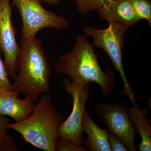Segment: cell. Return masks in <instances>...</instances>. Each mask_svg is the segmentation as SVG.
<instances>
[{
  "label": "cell",
  "instance_id": "obj_2",
  "mask_svg": "<svg viewBox=\"0 0 151 151\" xmlns=\"http://www.w3.org/2000/svg\"><path fill=\"white\" fill-rule=\"evenodd\" d=\"M51 69L41 42L37 39L20 45L18 68L13 90L36 102L40 94L50 92Z\"/></svg>",
  "mask_w": 151,
  "mask_h": 151
},
{
  "label": "cell",
  "instance_id": "obj_14",
  "mask_svg": "<svg viewBox=\"0 0 151 151\" xmlns=\"http://www.w3.org/2000/svg\"><path fill=\"white\" fill-rule=\"evenodd\" d=\"M135 14L139 20H147L151 26V2L150 0H132Z\"/></svg>",
  "mask_w": 151,
  "mask_h": 151
},
{
  "label": "cell",
  "instance_id": "obj_18",
  "mask_svg": "<svg viewBox=\"0 0 151 151\" xmlns=\"http://www.w3.org/2000/svg\"><path fill=\"white\" fill-rule=\"evenodd\" d=\"M109 139L111 151H129L122 140L113 132L109 131Z\"/></svg>",
  "mask_w": 151,
  "mask_h": 151
},
{
  "label": "cell",
  "instance_id": "obj_16",
  "mask_svg": "<svg viewBox=\"0 0 151 151\" xmlns=\"http://www.w3.org/2000/svg\"><path fill=\"white\" fill-rule=\"evenodd\" d=\"M55 151H89L82 145L58 138L55 142Z\"/></svg>",
  "mask_w": 151,
  "mask_h": 151
},
{
  "label": "cell",
  "instance_id": "obj_19",
  "mask_svg": "<svg viewBox=\"0 0 151 151\" xmlns=\"http://www.w3.org/2000/svg\"><path fill=\"white\" fill-rule=\"evenodd\" d=\"M43 1L49 4L57 5L59 4L60 0H43Z\"/></svg>",
  "mask_w": 151,
  "mask_h": 151
},
{
  "label": "cell",
  "instance_id": "obj_1",
  "mask_svg": "<svg viewBox=\"0 0 151 151\" xmlns=\"http://www.w3.org/2000/svg\"><path fill=\"white\" fill-rule=\"evenodd\" d=\"M60 75L68 76L73 84L89 87V83H97L101 87L103 98L111 96L116 86V76L110 69L104 72L94 53V46L86 36L78 35L73 49L63 53L53 65Z\"/></svg>",
  "mask_w": 151,
  "mask_h": 151
},
{
  "label": "cell",
  "instance_id": "obj_12",
  "mask_svg": "<svg viewBox=\"0 0 151 151\" xmlns=\"http://www.w3.org/2000/svg\"><path fill=\"white\" fill-rule=\"evenodd\" d=\"M129 111L131 119L142 137V142L139 144V151H151V122L147 117L148 108L142 109L138 105L129 108Z\"/></svg>",
  "mask_w": 151,
  "mask_h": 151
},
{
  "label": "cell",
  "instance_id": "obj_9",
  "mask_svg": "<svg viewBox=\"0 0 151 151\" xmlns=\"http://www.w3.org/2000/svg\"><path fill=\"white\" fill-rule=\"evenodd\" d=\"M19 94L14 90L0 93V116H9L16 123L25 120L34 106V102L29 98H18Z\"/></svg>",
  "mask_w": 151,
  "mask_h": 151
},
{
  "label": "cell",
  "instance_id": "obj_5",
  "mask_svg": "<svg viewBox=\"0 0 151 151\" xmlns=\"http://www.w3.org/2000/svg\"><path fill=\"white\" fill-rule=\"evenodd\" d=\"M43 0H13L12 6L19 10L22 20L21 44L35 38L42 29L66 28L68 22L64 17L46 10L42 6Z\"/></svg>",
  "mask_w": 151,
  "mask_h": 151
},
{
  "label": "cell",
  "instance_id": "obj_15",
  "mask_svg": "<svg viewBox=\"0 0 151 151\" xmlns=\"http://www.w3.org/2000/svg\"><path fill=\"white\" fill-rule=\"evenodd\" d=\"M78 12L83 15L100 9L106 0H75Z\"/></svg>",
  "mask_w": 151,
  "mask_h": 151
},
{
  "label": "cell",
  "instance_id": "obj_13",
  "mask_svg": "<svg viewBox=\"0 0 151 151\" xmlns=\"http://www.w3.org/2000/svg\"><path fill=\"white\" fill-rule=\"evenodd\" d=\"M6 116H0V151H17L12 137L9 135Z\"/></svg>",
  "mask_w": 151,
  "mask_h": 151
},
{
  "label": "cell",
  "instance_id": "obj_3",
  "mask_svg": "<svg viewBox=\"0 0 151 151\" xmlns=\"http://www.w3.org/2000/svg\"><path fill=\"white\" fill-rule=\"evenodd\" d=\"M64 116L55 108L51 97L45 93L25 120L9 124V129L19 132L26 142L45 151H55L58 129Z\"/></svg>",
  "mask_w": 151,
  "mask_h": 151
},
{
  "label": "cell",
  "instance_id": "obj_11",
  "mask_svg": "<svg viewBox=\"0 0 151 151\" xmlns=\"http://www.w3.org/2000/svg\"><path fill=\"white\" fill-rule=\"evenodd\" d=\"M83 132L88 137L84 143L89 151H111L109 139V130L97 126L85 110L82 121Z\"/></svg>",
  "mask_w": 151,
  "mask_h": 151
},
{
  "label": "cell",
  "instance_id": "obj_17",
  "mask_svg": "<svg viewBox=\"0 0 151 151\" xmlns=\"http://www.w3.org/2000/svg\"><path fill=\"white\" fill-rule=\"evenodd\" d=\"M8 76L4 64L0 55V93L13 90V86L9 80Z\"/></svg>",
  "mask_w": 151,
  "mask_h": 151
},
{
  "label": "cell",
  "instance_id": "obj_4",
  "mask_svg": "<svg viewBox=\"0 0 151 151\" xmlns=\"http://www.w3.org/2000/svg\"><path fill=\"white\" fill-rule=\"evenodd\" d=\"M109 26L106 29H97L85 26L83 27V31L86 36H91L93 37L94 41L92 45L94 47H101L110 57L124 83L122 94L127 96L133 106H138L136 101L137 96L125 74L122 58V48L125 44V33L133 25L116 22H109Z\"/></svg>",
  "mask_w": 151,
  "mask_h": 151
},
{
  "label": "cell",
  "instance_id": "obj_6",
  "mask_svg": "<svg viewBox=\"0 0 151 151\" xmlns=\"http://www.w3.org/2000/svg\"><path fill=\"white\" fill-rule=\"evenodd\" d=\"M64 89L72 97L73 109L65 122L60 124L58 129V137L82 145L84 143L82 121L87 100L91 96L89 87L73 84L69 78L62 81Z\"/></svg>",
  "mask_w": 151,
  "mask_h": 151
},
{
  "label": "cell",
  "instance_id": "obj_8",
  "mask_svg": "<svg viewBox=\"0 0 151 151\" xmlns=\"http://www.w3.org/2000/svg\"><path fill=\"white\" fill-rule=\"evenodd\" d=\"M10 1L0 0V50L4 55V63L8 75L14 79L17 73L20 47L16 39Z\"/></svg>",
  "mask_w": 151,
  "mask_h": 151
},
{
  "label": "cell",
  "instance_id": "obj_7",
  "mask_svg": "<svg viewBox=\"0 0 151 151\" xmlns=\"http://www.w3.org/2000/svg\"><path fill=\"white\" fill-rule=\"evenodd\" d=\"M95 112L103 120L108 130L122 140L129 151H137L134 139L139 132L131 119L126 102L98 103L95 106Z\"/></svg>",
  "mask_w": 151,
  "mask_h": 151
},
{
  "label": "cell",
  "instance_id": "obj_10",
  "mask_svg": "<svg viewBox=\"0 0 151 151\" xmlns=\"http://www.w3.org/2000/svg\"><path fill=\"white\" fill-rule=\"evenodd\" d=\"M132 0H106L98 10L101 18L110 22L136 24L140 22L133 9Z\"/></svg>",
  "mask_w": 151,
  "mask_h": 151
}]
</instances>
